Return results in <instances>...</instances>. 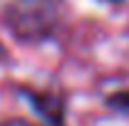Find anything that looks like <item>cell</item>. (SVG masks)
I'll return each mask as SVG.
<instances>
[{"mask_svg": "<svg viewBox=\"0 0 129 126\" xmlns=\"http://www.w3.org/2000/svg\"><path fill=\"white\" fill-rule=\"evenodd\" d=\"M3 20L22 42H42L60 30L62 0H10Z\"/></svg>", "mask_w": 129, "mask_h": 126, "instance_id": "6da1fadb", "label": "cell"}, {"mask_svg": "<svg viewBox=\"0 0 129 126\" xmlns=\"http://www.w3.org/2000/svg\"><path fill=\"white\" fill-rule=\"evenodd\" d=\"M22 94L30 99L32 109L37 111L42 119L50 121V126H62L64 106H62V99L57 94H37V92H22Z\"/></svg>", "mask_w": 129, "mask_h": 126, "instance_id": "7a4b0ae2", "label": "cell"}, {"mask_svg": "<svg viewBox=\"0 0 129 126\" xmlns=\"http://www.w3.org/2000/svg\"><path fill=\"white\" fill-rule=\"evenodd\" d=\"M107 104H109L114 111L129 114V92H117V94H112L109 99H107Z\"/></svg>", "mask_w": 129, "mask_h": 126, "instance_id": "3957f363", "label": "cell"}, {"mask_svg": "<svg viewBox=\"0 0 129 126\" xmlns=\"http://www.w3.org/2000/svg\"><path fill=\"white\" fill-rule=\"evenodd\" d=\"M0 126H30L27 121H22V119H10V121H3Z\"/></svg>", "mask_w": 129, "mask_h": 126, "instance_id": "277c9868", "label": "cell"}, {"mask_svg": "<svg viewBox=\"0 0 129 126\" xmlns=\"http://www.w3.org/2000/svg\"><path fill=\"white\" fill-rule=\"evenodd\" d=\"M0 59H5V49H3V45H0Z\"/></svg>", "mask_w": 129, "mask_h": 126, "instance_id": "5b68a950", "label": "cell"}, {"mask_svg": "<svg viewBox=\"0 0 129 126\" xmlns=\"http://www.w3.org/2000/svg\"><path fill=\"white\" fill-rule=\"evenodd\" d=\"M107 3H122V0H107Z\"/></svg>", "mask_w": 129, "mask_h": 126, "instance_id": "8992f818", "label": "cell"}]
</instances>
